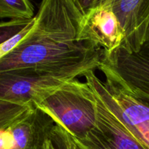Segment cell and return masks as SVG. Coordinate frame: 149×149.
Listing matches in <instances>:
<instances>
[{
    "mask_svg": "<svg viewBox=\"0 0 149 149\" xmlns=\"http://www.w3.org/2000/svg\"><path fill=\"white\" fill-rule=\"evenodd\" d=\"M31 31L0 60V73L26 68L60 70L78 63L102 49L87 42L61 43L50 38L33 35Z\"/></svg>",
    "mask_w": 149,
    "mask_h": 149,
    "instance_id": "cell-1",
    "label": "cell"
},
{
    "mask_svg": "<svg viewBox=\"0 0 149 149\" xmlns=\"http://www.w3.org/2000/svg\"><path fill=\"white\" fill-rule=\"evenodd\" d=\"M33 106L47 113L71 136L82 138L96 123V100L87 81L71 80L44 93Z\"/></svg>",
    "mask_w": 149,
    "mask_h": 149,
    "instance_id": "cell-2",
    "label": "cell"
},
{
    "mask_svg": "<svg viewBox=\"0 0 149 149\" xmlns=\"http://www.w3.org/2000/svg\"><path fill=\"white\" fill-rule=\"evenodd\" d=\"M103 52L100 49L78 63L55 71L26 68L0 73V100L33 105L48 90L84 76L87 71H95Z\"/></svg>",
    "mask_w": 149,
    "mask_h": 149,
    "instance_id": "cell-3",
    "label": "cell"
},
{
    "mask_svg": "<svg viewBox=\"0 0 149 149\" xmlns=\"http://www.w3.org/2000/svg\"><path fill=\"white\" fill-rule=\"evenodd\" d=\"M98 69L105 75L106 81L100 80L95 70L87 71L83 76L85 81L97 88L130 132L149 149V106L127 90L101 63Z\"/></svg>",
    "mask_w": 149,
    "mask_h": 149,
    "instance_id": "cell-4",
    "label": "cell"
},
{
    "mask_svg": "<svg viewBox=\"0 0 149 149\" xmlns=\"http://www.w3.org/2000/svg\"><path fill=\"white\" fill-rule=\"evenodd\" d=\"M87 82L96 100V123L84 138L71 136L76 144L81 149H148L130 132L97 88Z\"/></svg>",
    "mask_w": 149,
    "mask_h": 149,
    "instance_id": "cell-5",
    "label": "cell"
},
{
    "mask_svg": "<svg viewBox=\"0 0 149 149\" xmlns=\"http://www.w3.org/2000/svg\"><path fill=\"white\" fill-rule=\"evenodd\" d=\"M100 63L132 95L149 106V47L143 45L135 53L121 47L111 53L103 51Z\"/></svg>",
    "mask_w": 149,
    "mask_h": 149,
    "instance_id": "cell-6",
    "label": "cell"
},
{
    "mask_svg": "<svg viewBox=\"0 0 149 149\" xmlns=\"http://www.w3.org/2000/svg\"><path fill=\"white\" fill-rule=\"evenodd\" d=\"M125 33L109 6L100 4L84 13L80 20L77 42H87L111 53L121 47Z\"/></svg>",
    "mask_w": 149,
    "mask_h": 149,
    "instance_id": "cell-7",
    "label": "cell"
},
{
    "mask_svg": "<svg viewBox=\"0 0 149 149\" xmlns=\"http://www.w3.org/2000/svg\"><path fill=\"white\" fill-rule=\"evenodd\" d=\"M100 4L111 9L123 29L121 48L129 53L139 52L148 36L149 0H103Z\"/></svg>",
    "mask_w": 149,
    "mask_h": 149,
    "instance_id": "cell-8",
    "label": "cell"
},
{
    "mask_svg": "<svg viewBox=\"0 0 149 149\" xmlns=\"http://www.w3.org/2000/svg\"><path fill=\"white\" fill-rule=\"evenodd\" d=\"M55 126V122L51 116L33 106L8 127L13 137V149H43Z\"/></svg>",
    "mask_w": 149,
    "mask_h": 149,
    "instance_id": "cell-9",
    "label": "cell"
},
{
    "mask_svg": "<svg viewBox=\"0 0 149 149\" xmlns=\"http://www.w3.org/2000/svg\"><path fill=\"white\" fill-rule=\"evenodd\" d=\"M34 16L31 0H0V18L31 20Z\"/></svg>",
    "mask_w": 149,
    "mask_h": 149,
    "instance_id": "cell-10",
    "label": "cell"
},
{
    "mask_svg": "<svg viewBox=\"0 0 149 149\" xmlns=\"http://www.w3.org/2000/svg\"><path fill=\"white\" fill-rule=\"evenodd\" d=\"M33 107V105L0 100V130L10 127Z\"/></svg>",
    "mask_w": 149,
    "mask_h": 149,
    "instance_id": "cell-11",
    "label": "cell"
},
{
    "mask_svg": "<svg viewBox=\"0 0 149 149\" xmlns=\"http://www.w3.org/2000/svg\"><path fill=\"white\" fill-rule=\"evenodd\" d=\"M47 141L50 149H72L71 134L58 124H55Z\"/></svg>",
    "mask_w": 149,
    "mask_h": 149,
    "instance_id": "cell-12",
    "label": "cell"
},
{
    "mask_svg": "<svg viewBox=\"0 0 149 149\" xmlns=\"http://www.w3.org/2000/svg\"><path fill=\"white\" fill-rule=\"evenodd\" d=\"M31 20H10L0 22V45L5 43L21 31L31 22Z\"/></svg>",
    "mask_w": 149,
    "mask_h": 149,
    "instance_id": "cell-13",
    "label": "cell"
},
{
    "mask_svg": "<svg viewBox=\"0 0 149 149\" xmlns=\"http://www.w3.org/2000/svg\"><path fill=\"white\" fill-rule=\"evenodd\" d=\"M13 137L8 128L0 130V149H13Z\"/></svg>",
    "mask_w": 149,
    "mask_h": 149,
    "instance_id": "cell-14",
    "label": "cell"
},
{
    "mask_svg": "<svg viewBox=\"0 0 149 149\" xmlns=\"http://www.w3.org/2000/svg\"><path fill=\"white\" fill-rule=\"evenodd\" d=\"M71 139H72V141H71V147H72V149H81L77 144H76V143L74 142V140H73L72 137H71Z\"/></svg>",
    "mask_w": 149,
    "mask_h": 149,
    "instance_id": "cell-15",
    "label": "cell"
},
{
    "mask_svg": "<svg viewBox=\"0 0 149 149\" xmlns=\"http://www.w3.org/2000/svg\"><path fill=\"white\" fill-rule=\"evenodd\" d=\"M102 1H103V0H93V4H94L95 7H96V6L99 5V4H100V3L102 2Z\"/></svg>",
    "mask_w": 149,
    "mask_h": 149,
    "instance_id": "cell-16",
    "label": "cell"
},
{
    "mask_svg": "<svg viewBox=\"0 0 149 149\" xmlns=\"http://www.w3.org/2000/svg\"><path fill=\"white\" fill-rule=\"evenodd\" d=\"M47 139H48V138H47ZM47 139V141H45V145H44V148L43 149H50V147H49V143H48Z\"/></svg>",
    "mask_w": 149,
    "mask_h": 149,
    "instance_id": "cell-17",
    "label": "cell"
},
{
    "mask_svg": "<svg viewBox=\"0 0 149 149\" xmlns=\"http://www.w3.org/2000/svg\"><path fill=\"white\" fill-rule=\"evenodd\" d=\"M143 45H146V46L149 47V31H148V39H147V41L146 42V43L144 44ZM143 47V46H142Z\"/></svg>",
    "mask_w": 149,
    "mask_h": 149,
    "instance_id": "cell-18",
    "label": "cell"
}]
</instances>
